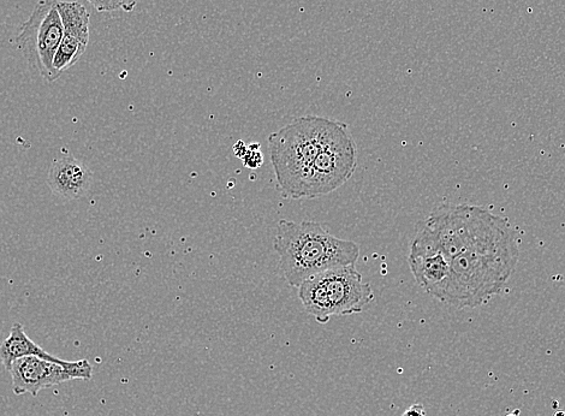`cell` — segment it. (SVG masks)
I'll return each mask as SVG.
<instances>
[{
  "label": "cell",
  "instance_id": "cell-8",
  "mask_svg": "<svg viewBox=\"0 0 565 416\" xmlns=\"http://www.w3.org/2000/svg\"><path fill=\"white\" fill-rule=\"evenodd\" d=\"M57 8L63 23V38L57 51L53 67L58 75L79 63L89 44L91 16L81 3L59 2Z\"/></svg>",
  "mask_w": 565,
  "mask_h": 416
},
{
  "label": "cell",
  "instance_id": "cell-15",
  "mask_svg": "<svg viewBox=\"0 0 565 416\" xmlns=\"http://www.w3.org/2000/svg\"><path fill=\"white\" fill-rule=\"evenodd\" d=\"M520 414V410H517V412L513 413V414H509L507 416H519Z\"/></svg>",
  "mask_w": 565,
  "mask_h": 416
},
{
  "label": "cell",
  "instance_id": "cell-1",
  "mask_svg": "<svg viewBox=\"0 0 565 416\" xmlns=\"http://www.w3.org/2000/svg\"><path fill=\"white\" fill-rule=\"evenodd\" d=\"M420 224L449 266L445 305L475 308L502 293L519 261L508 221L483 207L443 205Z\"/></svg>",
  "mask_w": 565,
  "mask_h": 416
},
{
  "label": "cell",
  "instance_id": "cell-5",
  "mask_svg": "<svg viewBox=\"0 0 565 416\" xmlns=\"http://www.w3.org/2000/svg\"><path fill=\"white\" fill-rule=\"evenodd\" d=\"M63 23L57 0H40L16 38L17 49L39 75L49 83L61 77L53 61L63 38Z\"/></svg>",
  "mask_w": 565,
  "mask_h": 416
},
{
  "label": "cell",
  "instance_id": "cell-2",
  "mask_svg": "<svg viewBox=\"0 0 565 416\" xmlns=\"http://www.w3.org/2000/svg\"><path fill=\"white\" fill-rule=\"evenodd\" d=\"M273 247L279 255V266L291 287H300L309 277L336 267L355 265L360 247L341 240L315 222L295 223L282 219L278 223Z\"/></svg>",
  "mask_w": 565,
  "mask_h": 416
},
{
  "label": "cell",
  "instance_id": "cell-6",
  "mask_svg": "<svg viewBox=\"0 0 565 416\" xmlns=\"http://www.w3.org/2000/svg\"><path fill=\"white\" fill-rule=\"evenodd\" d=\"M359 152L348 124L339 122L303 183L300 199H315L335 192L353 177Z\"/></svg>",
  "mask_w": 565,
  "mask_h": 416
},
{
  "label": "cell",
  "instance_id": "cell-14",
  "mask_svg": "<svg viewBox=\"0 0 565 416\" xmlns=\"http://www.w3.org/2000/svg\"><path fill=\"white\" fill-rule=\"evenodd\" d=\"M553 416H565V412H563V410H558V412H556Z\"/></svg>",
  "mask_w": 565,
  "mask_h": 416
},
{
  "label": "cell",
  "instance_id": "cell-12",
  "mask_svg": "<svg viewBox=\"0 0 565 416\" xmlns=\"http://www.w3.org/2000/svg\"><path fill=\"white\" fill-rule=\"evenodd\" d=\"M402 416H426L425 407L421 403H414L407 410H404Z\"/></svg>",
  "mask_w": 565,
  "mask_h": 416
},
{
  "label": "cell",
  "instance_id": "cell-13",
  "mask_svg": "<svg viewBox=\"0 0 565 416\" xmlns=\"http://www.w3.org/2000/svg\"><path fill=\"white\" fill-rule=\"evenodd\" d=\"M99 13H106V0H87Z\"/></svg>",
  "mask_w": 565,
  "mask_h": 416
},
{
  "label": "cell",
  "instance_id": "cell-9",
  "mask_svg": "<svg viewBox=\"0 0 565 416\" xmlns=\"http://www.w3.org/2000/svg\"><path fill=\"white\" fill-rule=\"evenodd\" d=\"M93 176L86 164L73 156H63L53 162L49 186L53 194L65 200H79L92 187Z\"/></svg>",
  "mask_w": 565,
  "mask_h": 416
},
{
  "label": "cell",
  "instance_id": "cell-7",
  "mask_svg": "<svg viewBox=\"0 0 565 416\" xmlns=\"http://www.w3.org/2000/svg\"><path fill=\"white\" fill-rule=\"evenodd\" d=\"M8 372L13 379V391L17 396L29 394L35 397L51 386L76 379L87 382L93 377V367L87 359L69 361L62 365L37 356L14 361Z\"/></svg>",
  "mask_w": 565,
  "mask_h": 416
},
{
  "label": "cell",
  "instance_id": "cell-10",
  "mask_svg": "<svg viewBox=\"0 0 565 416\" xmlns=\"http://www.w3.org/2000/svg\"><path fill=\"white\" fill-rule=\"evenodd\" d=\"M27 356H37V358L62 365L69 362L47 353L45 349L27 336L22 324L15 323L7 340L0 343V362H2L5 370L9 371L14 361L27 358Z\"/></svg>",
  "mask_w": 565,
  "mask_h": 416
},
{
  "label": "cell",
  "instance_id": "cell-11",
  "mask_svg": "<svg viewBox=\"0 0 565 416\" xmlns=\"http://www.w3.org/2000/svg\"><path fill=\"white\" fill-rule=\"evenodd\" d=\"M136 4H138L136 0H106V13H112V11L116 10L133 13Z\"/></svg>",
  "mask_w": 565,
  "mask_h": 416
},
{
  "label": "cell",
  "instance_id": "cell-4",
  "mask_svg": "<svg viewBox=\"0 0 565 416\" xmlns=\"http://www.w3.org/2000/svg\"><path fill=\"white\" fill-rule=\"evenodd\" d=\"M299 296L307 313L319 324L329 323L331 317L361 313L374 299L371 285L362 281L355 265L309 277L300 285Z\"/></svg>",
  "mask_w": 565,
  "mask_h": 416
},
{
  "label": "cell",
  "instance_id": "cell-3",
  "mask_svg": "<svg viewBox=\"0 0 565 416\" xmlns=\"http://www.w3.org/2000/svg\"><path fill=\"white\" fill-rule=\"evenodd\" d=\"M337 123L318 116L300 117L269 136L276 180L289 198L300 199L303 183Z\"/></svg>",
  "mask_w": 565,
  "mask_h": 416
}]
</instances>
